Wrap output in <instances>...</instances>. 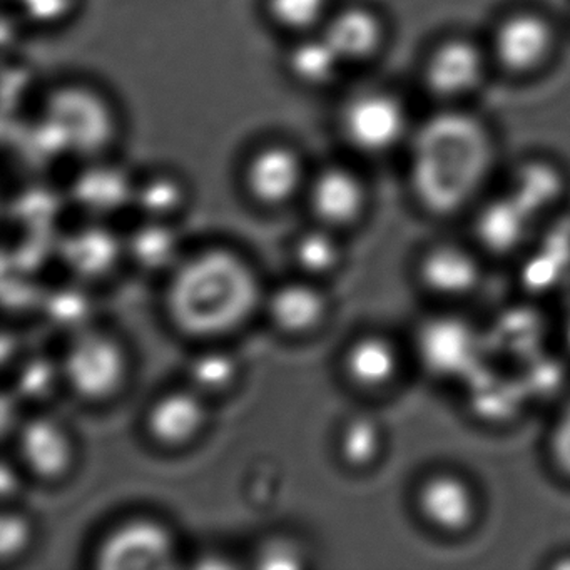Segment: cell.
<instances>
[{"instance_id": "6da1fadb", "label": "cell", "mask_w": 570, "mask_h": 570, "mask_svg": "<svg viewBox=\"0 0 570 570\" xmlns=\"http://www.w3.org/2000/svg\"><path fill=\"white\" fill-rule=\"evenodd\" d=\"M492 163V138L479 119L456 111L432 116L413 136V198L430 215H456L479 195Z\"/></svg>"}, {"instance_id": "7a4b0ae2", "label": "cell", "mask_w": 570, "mask_h": 570, "mask_svg": "<svg viewBox=\"0 0 570 570\" xmlns=\"http://www.w3.org/2000/svg\"><path fill=\"white\" fill-rule=\"evenodd\" d=\"M256 279L235 253L208 249L179 265L168 309L183 332L222 335L242 325L255 308Z\"/></svg>"}, {"instance_id": "3957f363", "label": "cell", "mask_w": 570, "mask_h": 570, "mask_svg": "<svg viewBox=\"0 0 570 570\" xmlns=\"http://www.w3.org/2000/svg\"><path fill=\"white\" fill-rule=\"evenodd\" d=\"M119 129L116 106L101 89L69 81L46 92L29 141L41 158L88 161L111 155Z\"/></svg>"}, {"instance_id": "277c9868", "label": "cell", "mask_w": 570, "mask_h": 570, "mask_svg": "<svg viewBox=\"0 0 570 570\" xmlns=\"http://www.w3.org/2000/svg\"><path fill=\"white\" fill-rule=\"evenodd\" d=\"M413 509L426 529L459 537L472 532L479 523L482 500L469 476L452 469H435L416 482Z\"/></svg>"}, {"instance_id": "5b68a950", "label": "cell", "mask_w": 570, "mask_h": 570, "mask_svg": "<svg viewBox=\"0 0 570 570\" xmlns=\"http://www.w3.org/2000/svg\"><path fill=\"white\" fill-rule=\"evenodd\" d=\"M242 176L243 186L256 205L282 208L305 195L312 169L293 142L269 139L248 153Z\"/></svg>"}, {"instance_id": "8992f818", "label": "cell", "mask_w": 570, "mask_h": 570, "mask_svg": "<svg viewBox=\"0 0 570 570\" xmlns=\"http://www.w3.org/2000/svg\"><path fill=\"white\" fill-rule=\"evenodd\" d=\"M338 121L346 145L370 156L392 151L409 129L405 106L382 89L356 92L343 105Z\"/></svg>"}, {"instance_id": "52a82bcc", "label": "cell", "mask_w": 570, "mask_h": 570, "mask_svg": "<svg viewBox=\"0 0 570 570\" xmlns=\"http://www.w3.org/2000/svg\"><path fill=\"white\" fill-rule=\"evenodd\" d=\"M413 350L422 368L433 379H465L476 372L479 333L462 316L440 313L416 326Z\"/></svg>"}, {"instance_id": "ba28073f", "label": "cell", "mask_w": 570, "mask_h": 570, "mask_svg": "<svg viewBox=\"0 0 570 570\" xmlns=\"http://www.w3.org/2000/svg\"><path fill=\"white\" fill-rule=\"evenodd\" d=\"M125 375V352L111 336L81 332L69 343L61 376L82 399H109L118 392Z\"/></svg>"}, {"instance_id": "9c48e42d", "label": "cell", "mask_w": 570, "mask_h": 570, "mask_svg": "<svg viewBox=\"0 0 570 570\" xmlns=\"http://www.w3.org/2000/svg\"><path fill=\"white\" fill-rule=\"evenodd\" d=\"M176 542L158 520L132 519L112 529L96 552V566L106 570H161L176 566Z\"/></svg>"}, {"instance_id": "30bf717a", "label": "cell", "mask_w": 570, "mask_h": 570, "mask_svg": "<svg viewBox=\"0 0 570 570\" xmlns=\"http://www.w3.org/2000/svg\"><path fill=\"white\" fill-rule=\"evenodd\" d=\"M482 253L455 242L426 246L415 263L422 292L440 303H460L479 292L483 278Z\"/></svg>"}, {"instance_id": "8fae6325", "label": "cell", "mask_w": 570, "mask_h": 570, "mask_svg": "<svg viewBox=\"0 0 570 570\" xmlns=\"http://www.w3.org/2000/svg\"><path fill=\"white\" fill-rule=\"evenodd\" d=\"M305 198L320 225L332 229L352 226L362 218L368 205V191L362 176L342 163L313 169Z\"/></svg>"}, {"instance_id": "7c38bea8", "label": "cell", "mask_w": 570, "mask_h": 570, "mask_svg": "<svg viewBox=\"0 0 570 570\" xmlns=\"http://www.w3.org/2000/svg\"><path fill=\"white\" fill-rule=\"evenodd\" d=\"M553 39L552 26L543 16L532 11L513 12L497 26L493 56L507 71L527 75L547 61Z\"/></svg>"}, {"instance_id": "4fadbf2b", "label": "cell", "mask_w": 570, "mask_h": 570, "mask_svg": "<svg viewBox=\"0 0 570 570\" xmlns=\"http://www.w3.org/2000/svg\"><path fill=\"white\" fill-rule=\"evenodd\" d=\"M485 65L479 46L469 39H446L430 52L423 79L426 89L439 98H462L479 88Z\"/></svg>"}, {"instance_id": "5bb4252c", "label": "cell", "mask_w": 570, "mask_h": 570, "mask_svg": "<svg viewBox=\"0 0 570 570\" xmlns=\"http://www.w3.org/2000/svg\"><path fill=\"white\" fill-rule=\"evenodd\" d=\"M109 156L81 161L69 188L72 202L92 216L112 215L132 205L136 178Z\"/></svg>"}, {"instance_id": "9a60e30c", "label": "cell", "mask_w": 570, "mask_h": 570, "mask_svg": "<svg viewBox=\"0 0 570 570\" xmlns=\"http://www.w3.org/2000/svg\"><path fill=\"white\" fill-rule=\"evenodd\" d=\"M320 32L348 68L372 61L385 41L382 18L363 4H336Z\"/></svg>"}, {"instance_id": "2e32d148", "label": "cell", "mask_w": 570, "mask_h": 570, "mask_svg": "<svg viewBox=\"0 0 570 570\" xmlns=\"http://www.w3.org/2000/svg\"><path fill=\"white\" fill-rule=\"evenodd\" d=\"M402 368V346L385 333H363L346 348L345 372L360 389H389L399 380Z\"/></svg>"}, {"instance_id": "e0dca14e", "label": "cell", "mask_w": 570, "mask_h": 570, "mask_svg": "<svg viewBox=\"0 0 570 570\" xmlns=\"http://www.w3.org/2000/svg\"><path fill=\"white\" fill-rule=\"evenodd\" d=\"M283 68L299 88L322 92L335 88L348 66L336 55L322 32H313L302 38L288 39Z\"/></svg>"}, {"instance_id": "ac0fdd59", "label": "cell", "mask_w": 570, "mask_h": 570, "mask_svg": "<svg viewBox=\"0 0 570 570\" xmlns=\"http://www.w3.org/2000/svg\"><path fill=\"white\" fill-rule=\"evenodd\" d=\"M533 216L512 196H499L476 212L475 236L480 253L507 256L519 252L532 228Z\"/></svg>"}, {"instance_id": "d6986e66", "label": "cell", "mask_w": 570, "mask_h": 570, "mask_svg": "<svg viewBox=\"0 0 570 570\" xmlns=\"http://www.w3.org/2000/svg\"><path fill=\"white\" fill-rule=\"evenodd\" d=\"M203 393L179 389L156 400L148 413V430L163 445L178 446L195 439L208 419Z\"/></svg>"}, {"instance_id": "ffe728a7", "label": "cell", "mask_w": 570, "mask_h": 570, "mask_svg": "<svg viewBox=\"0 0 570 570\" xmlns=\"http://www.w3.org/2000/svg\"><path fill=\"white\" fill-rule=\"evenodd\" d=\"M18 440L22 460L36 475L59 479L71 466V439L56 420L48 416L28 420Z\"/></svg>"}, {"instance_id": "44dd1931", "label": "cell", "mask_w": 570, "mask_h": 570, "mask_svg": "<svg viewBox=\"0 0 570 570\" xmlns=\"http://www.w3.org/2000/svg\"><path fill=\"white\" fill-rule=\"evenodd\" d=\"M115 233L101 225L85 226L61 246L66 265L82 278H99L111 272L122 252Z\"/></svg>"}, {"instance_id": "7402d4cb", "label": "cell", "mask_w": 570, "mask_h": 570, "mask_svg": "<svg viewBox=\"0 0 570 570\" xmlns=\"http://www.w3.org/2000/svg\"><path fill=\"white\" fill-rule=\"evenodd\" d=\"M326 298L308 283H286L276 288L268 303L269 318L285 333H306L326 315Z\"/></svg>"}, {"instance_id": "603a6c76", "label": "cell", "mask_w": 570, "mask_h": 570, "mask_svg": "<svg viewBox=\"0 0 570 570\" xmlns=\"http://www.w3.org/2000/svg\"><path fill=\"white\" fill-rule=\"evenodd\" d=\"M563 188L566 179L556 165L543 159H532L522 163L513 171L512 185L507 193L537 219L559 203Z\"/></svg>"}, {"instance_id": "cb8c5ba5", "label": "cell", "mask_w": 570, "mask_h": 570, "mask_svg": "<svg viewBox=\"0 0 570 570\" xmlns=\"http://www.w3.org/2000/svg\"><path fill=\"white\" fill-rule=\"evenodd\" d=\"M188 199V186L171 171H153L136 178L132 205L142 218L168 222Z\"/></svg>"}, {"instance_id": "d4e9b609", "label": "cell", "mask_w": 570, "mask_h": 570, "mask_svg": "<svg viewBox=\"0 0 570 570\" xmlns=\"http://www.w3.org/2000/svg\"><path fill=\"white\" fill-rule=\"evenodd\" d=\"M269 26L288 39L322 31L336 8L335 0H262Z\"/></svg>"}, {"instance_id": "484cf974", "label": "cell", "mask_w": 570, "mask_h": 570, "mask_svg": "<svg viewBox=\"0 0 570 570\" xmlns=\"http://www.w3.org/2000/svg\"><path fill=\"white\" fill-rule=\"evenodd\" d=\"M126 249L136 265L149 272L171 268L178 262L179 238L163 219L145 218L126 242Z\"/></svg>"}, {"instance_id": "4316f807", "label": "cell", "mask_w": 570, "mask_h": 570, "mask_svg": "<svg viewBox=\"0 0 570 570\" xmlns=\"http://www.w3.org/2000/svg\"><path fill=\"white\" fill-rule=\"evenodd\" d=\"M385 430L375 416L358 413L350 416L338 436V453L352 469L375 465L385 450Z\"/></svg>"}, {"instance_id": "83f0119b", "label": "cell", "mask_w": 570, "mask_h": 570, "mask_svg": "<svg viewBox=\"0 0 570 570\" xmlns=\"http://www.w3.org/2000/svg\"><path fill=\"white\" fill-rule=\"evenodd\" d=\"M333 232L335 229L320 225L318 228L306 229L295 239L293 253L303 272L309 275H325L338 265L342 248Z\"/></svg>"}, {"instance_id": "f1b7e54d", "label": "cell", "mask_w": 570, "mask_h": 570, "mask_svg": "<svg viewBox=\"0 0 570 570\" xmlns=\"http://www.w3.org/2000/svg\"><path fill=\"white\" fill-rule=\"evenodd\" d=\"M236 376V362L229 353L208 350L189 360L188 380L196 392H222Z\"/></svg>"}, {"instance_id": "f546056e", "label": "cell", "mask_w": 570, "mask_h": 570, "mask_svg": "<svg viewBox=\"0 0 570 570\" xmlns=\"http://www.w3.org/2000/svg\"><path fill=\"white\" fill-rule=\"evenodd\" d=\"M81 0H14V9L22 21L32 28L52 29L71 21Z\"/></svg>"}, {"instance_id": "4dcf8cb0", "label": "cell", "mask_w": 570, "mask_h": 570, "mask_svg": "<svg viewBox=\"0 0 570 570\" xmlns=\"http://www.w3.org/2000/svg\"><path fill=\"white\" fill-rule=\"evenodd\" d=\"M48 316L59 326L82 325L86 316L89 315V302L81 289L65 288L52 293L45 302Z\"/></svg>"}, {"instance_id": "1f68e13d", "label": "cell", "mask_w": 570, "mask_h": 570, "mask_svg": "<svg viewBox=\"0 0 570 570\" xmlns=\"http://www.w3.org/2000/svg\"><path fill=\"white\" fill-rule=\"evenodd\" d=\"M256 567L259 569H299L305 566L306 559L295 540L286 537L266 540L255 556Z\"/></svg>"}, {"instance_id": "d6a6232c", "label": "cell", "mask_w": 570, "mask_h": 570, "mask_svg": "<svg viewBox=\"0 0 570 570\" xmlns=\"http://www.w3.org/2000/svg\"><path fill=\"white\" fill-rule=\"evenodd\" d=\"M58 373H61V370H56V366L48 360H31L22 366L21 373H19V392L26 399H42L55 389Z\"/></svg>"}, {"instance_id": "836d02e7", "label": "cell", "mask_w": 570, "mask_h": 570, "mask_svg": "<svg viewBox=\"0 0 570 570\" xmlns=\"http://www.w3.org/2000/svg\"><path fill=\"white\" fill-rule=\"evenodd\" d=\"M32 539V525L28 517L19 512H9L0 519V553L2 559H16L21 556Z\"/></svg>"}, {"instance_id": "e575fe53", "label": "cell", "mask_w": 570, "mask_h": 570, "mask_svg": "<svg viewBox=\"0 0 570 570\" xmlns=\"http://www.w3.org/2000/svg\"><path fill=\"white\" fill-rule=\"evenodd\" d=\"M553 449H556L557 460H560V462H563L567 465V463L570 462V415L567 416V419L563 420L562 425L557 429Z\"/></svg>"}]
</instances>
